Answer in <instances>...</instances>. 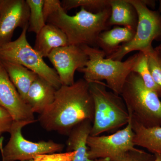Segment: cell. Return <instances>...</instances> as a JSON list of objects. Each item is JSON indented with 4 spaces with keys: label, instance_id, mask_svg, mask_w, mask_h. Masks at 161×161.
Returning a JSON list of instances; mask_svg holds the SVG:
<instances>
[{
    "label": "cell",
    "instance_id": "obj_25",
    "mask_svg": "<svg viewBox=\"0 0 161 161\" xmlns=\"http://www.w3.org/2000/svg\"><path fill=\"white\" fill-rule=\"evenodd\" d=\"M155 158L154 154L135 148L127 153L123 161H153Z\"/></svg>",
    "mask_w": 161,
    "mask_h": 161
},
{
    "label": "cell",
    "instance_id": "obj_15",
    "mask_svg": "<svg viewBox=\"0 0 161 161\" xmlns=\"http://www.w3.org/2000/svg\"><path fill=\"white\" fill-rule=\"evenodd\" d=\"M92 122L84 121L76 126L69 134L66 151H75L72 161H92L89 158L87 140L91 134Z\"/></svg>",
    "mask_w": 161,
    "mask_h": 161
},
{
    "label": "cell",
    "instance_id": "obj_20",
    "mask_svg": "<svg viewBox=\"0 0 161 161\" xmlns=\"http://www.w3.org/2000/svg\"><path fill=\"white\" fill-rule=\"evenodd\" d=\"M132 72L139 75L145 86L155 92L159 97H161V88L156 83L153 78L149 68L148 57L145 53L138 52V58L132 68Z\"/></svg>",
    "mask_w": 161,
    "mask_h": 161
},
{
    "label": "cell",
    "instance_id": "obj_27",
    "mask_svg": "<svg viewBox=\"0 0 161 161\" xmlns=\"http://www.w3.org/2000/svg\"><path fill=\"white\" fill-rule=\"evenodd\" d=\"M62 7L59 0H43V13L46 22L51 15Z\"/></svg>",
    "mask_w": 161,
    "mask_h": 161
},
{
    "label": "cell",
    "instance_id": "obj_7",
    "mask_svg": "<svg viewBox=\"0 0 161 161\" xmlns=\"http://www.w3.org/2000/svg\"><path fill=\"white\" fill-rule=\"evenodd\" d=\"M27 28L26 26L22 29L17 39L0 47V60L25 67L58 90L62 85L58 73L45 63L43 57L28 43L26 38Z\"/></svg>",
    "mask_w": 161,
    "mask_h": 161
},
{
    "label": "cell",
    "instance_id": "obj_32",
    "mask_svg": "<svg viewBox=\"0 0 161 161\" xmlns=\"http://www.w3.org/2000/svg\"><path fill=\"white\" fill-rule=\"evenodd\" d=\"M34 161V159H31V160H26V161Z\"/></svg>",
    "mask_w": 161,
    "mask_h": 161
},
{
    "label": "cell",
    "instance_id": "obj_14",
    "mask_svg": "<svg viewBox=\"0 0 161 161\" xmlns=\"http://www.w3.org/2000/svg\"><path fill=\"white\" fill-rule=\"evenodd\" d=\"M69 45L66 35L57 26L47 23L36 35L34 48L43 58H47L55 48Z\"/></svg>",
    "mask_w": 161,
    "mask_h": 161
},
{
    "label": "cell",
    "instance_id": "obj_11",
    "mask_svg": "<svg viewBox=\"0 0 161 161\" xmlns=\"http://www.w3.org/2000/svg\"><path fill=\"white\" fill-rule=\"evenodd\" d=\"M29 16L26 0H3L0 8V47L11 42L18 27L28 26Z\"/></svg>",
    "mask_w": 161,
    "mask_h": 161
},
{
    "label": "cell",
    "instance_id": "obj_24",
    "mask_svg": "<svg viewBox=\"0 0 161 161\" xmlns=\"http://www.w3.org/2000/svg\"><path fill=\"white\" fill-rule=\"evenodd\" d=\"M75 153V151H73L41 154L37 155L33 159L34 161H72Z\"/></svg>",
    "mask_w": 161,
    "mask_h": 161
},
{
    "label": "cell",
    "instance_id": "obj_17",
    "mask_svg": "<svg viewBox=\"0 0 161 161\" xmlns=\"http://www.w3.org/2000/svg\"><path fill=\"white\" fill-rule=\"evenodd\" d=\"M109 25L122 26L136 30L138 23L137 11L129 0H111Z\"/></svg>",
    "mask_w": 161,
    "mask_h": 161
},
{
    "label": "cell",
    "instance_id": "obj_10",
    "mask_svg": "<svg viewBox=\"0 0 161 161\" xmlns=\"http://www.w3.org/2000/svg\"><path fill=\"white\" fill-rule=\"evenodd\" d=\"M47 58L54 67L62 86L72 85L75 82V72L84 67L88 58L80 46L68 45L55 48Z\"/></svg>",
    "mask_w": 161,
    "mask_h": 161
},
{
    "label": "cell",
    "instance_id": "obj_9",
    "mask_svg": "<svg viewBox=\"0 0 161 161\" xmlns=\"http://www.w3.org/2000/svg\"><path fill=\"white\" fill-rule=\"evenodd\" d=\"M126 126L109 135L89 136L87 140L89 158L92 161L108 159L123 161L127 153L135 148L131 117Z\"/></svg>",
    "mask_w": 161,
    "mask_h": 161
},
{
    "label": "cell",
    "instance_id": "obj_21",
    "mask_svg": "<svg viewBox=\"0 0 161 161\" xmlns=\"http://www.w3.org/2000/svg\"><path fill=\"white\" fill-rule=\"evenodd\" d=\"M30 9L27 31L37 34L47 23L43 13V0H26Z\"/></svg>",
    "mask_w": 161,
    "mask_h": 161
},
{
    "label": "cell",
    "instance_id": "obj_5",
    "mask_svg": "<svg viewBox=\"0 0 161 161\" xmlns=\"http://www.w3.org/2000/svg\"><path fill=\"white\" fill-rule=\"evenodd\" d=\"M94 103V117L90 136L116 131L130 120L126 106L120 95L107 90L103 81L90 82Z\"/></svg>",
    "mask_w": 161,
    "mask_h": 161
},
{
    "label": "cell",
    "instance_id": "obj_22",
    "mask_svg": "<svg viewBox=\"0 0 161 161\" xmlns=\"http://www.w3.org/2000/svg\"><path fill=\"white\" fill-rule=\"evenodd\" d=\"M111 0H63L61 6L65 11L80 7L93 13L110 8Z\"/></svg>",
    "mask_w": 161,
    "mask_h": 161
},
{
    "label": "cell",
    "instance_id": "obj_31",
    "mask_svg": "<svg viewBox=\"0 0 161 161\" xmlns=\"http://www.w3.org/2000/svg\"><path fill=\"white\" fill-rule=\"evenodd\" d=\"M3 0H0V8H1V6H2V3H3Z\"/></svg>",
    "mask_w": 161,
    "mask_h": 161
},
{
    "label": "cell",
    "instance_id": "obj_23",
    "mask_svg": "<svg viewBox=\"0 0 161 161\" xmlns=\"http://www.w3.org/2000/svg\"><path fill=\"white\" fill-rule=\"evenodd\" d=\"M144 53L148 57L149 68L153 78L161 88V58L153 47Z\"/></svg>",
    "mask_w": 161,
    "mask_h": 161
},
{
    "label": "cell",
    "instance_id": "obj_30",
    "mask_svg": "<svg viewBox=\"0 0 161 161\" xmlns=\"http://www.w3.org/2000/svg\"><path fill=\"white\" fill-rule=\"evenodd\" d=\"M94 161H112L110 160L109 159H97Z\"/></svg>",
    "mask_w": 161,
    "mask_h": 161
},
{
    "label": "cell",
    "instance_id": "obj_29",
    "mask_svg": "<svg viewBox=\"0 0 161 161\" xmlns=\"http://www.w3.org/2000/svg\"><path fill=\"white\" fill-rule=\"evenodd\" d=\"M155 158L153 161H161V154H154Z\"/></svg>",
    "mask_w": 161,
    "mask_h": 161
},
{
    "label": "cell",
    "instance_id": "obj_26",
    "mask_svg": "<svg viewBox=\"0 0 161 161\" xmlns=\"http://www.w3.org/2000/svg\"><path fill=\"white\" fill-rule=\"evenodd\" d=\"M14 121L9 112L0 106V136L3 133L9 132Z\"/></svg>",
    "mask_w": 161,
    "mask_h": 161
},
{
    "label": "cell",
    "instance_id": "obj_13",
    "mask_svg": "<svg viewBox=\"0 0 161 161\" xmlns=\"http://www.w3.org/2000/svg\"><path fill=\"white\" fill-rule=\"evenodd\" d=\"M57 91L48 81L39 77L30 88L26 103L34 113L40 115L53 102Z\"/></svg>",
    "mask_w": 161,
    "mask_h": 161
},
{
    "label": "cell",
    "instance_id": "obj_8",
    "mask_svg": "<svg viewBox=\"0 0 161 161\" xmlns=\"http://www.w3.org/2000/svg\"><path fill=\"white\" fill-rule=\"evenodd\" d=\"M32 124L26 121H14L9 133V142L3 147L4 137H0V151L3 161H24L33 159L37 155L61 152L64 146L53 141L33 142L23 137V127Z\"/></svg>",
    "mask_w": 161,
    "mask_h": 161
},
{
    "label": "cell",
    "instance_id": "obj_4",
    "mask_svg": "<svg viewBox=\"0 0 161 161\" xmlns=\"http://www.w3.org/2000/svg\"><path fill=\"white\" fill-rule=\"evenodd\" d=\"M120 96L132 120L147 128L161 127V101L158 95L145 86L139 75L131 72Z\"/></svg>",
    "mask_w": 161,
    "mask_h": 161
},
{
    "label": "cell",
    "instance_id": "obj_3",
    "mask_svg": "<svg viewBox=\"0 0 161 161\" xmlns=\"http://www.w3.org/2000/svg\"><path fill=\"white\" fill-rule=\"evenodd\" d=\"M80 47L88 58L86 66L78 70L83 73V79L89 83L105 80L107 87L120 95L127 77L137 60L138 53L125 61H118L106 58L105 53L99 48L85 45Z\"/></svg>",
    "mask_w": 161,
    "mask_h": 161
},
{
    "label": "cell",
    "instance_id": "obj_1",
    "mask_svg": "<svg viewBox=\"0 0 161 161\" xmlns=\"http://www.w3.org/2000/svg\"><path fill=\"white\" fill-rule=\"evenodd\" d=\"M94 117V100L89 83L82 78L57 90L53 102L40 114L38 120L46 131L68 136L84 121L93 122Z\"/></svg>",
    "mask_w": 161,
    "mask_h": 161
},
{
    "label": "cell",
    "instance_id": "obj_12",
    "mask_svg": "<svg viewBox=\"0 0 161 161\" xmlns=\"http://www.w3.org/2000/svg\"><path fill=\"white\" fill-rule=\"evenodd\" d=\"M0 106L9 112L14 121H26L32 123L36 121L33 112L20 96L1 60Z\"/></svg>",
    "mask_w": 161,
    "mask_h": 161
},
{
    "label": "cell",
    "instance_id": "obj_18",
    "mask_svg": "<svg viewBox=\"0 0 161 161\" xmlns=\"http://www.w3.org/2000/svg\"><path fill=\"white\" fill-rule=\"evenodd\" d=\"M1 61L8 73L10 80L21 97L26 102V95L30 88L39 76L34 72L19 64Z\"/></svg>",
    "mask_w": 161,
    "mask_h": 161
},
{
    "label": "cell",
    "instance_id": "obj_28",
    "mask_svg": "<svg viewBox=\"0 0 161 161\" xmlns=\"http://www.w3.org/2000/svg\"><path fill=\"white\" fill-rule=\"evenodd\" d=\"M154 49L156 51L158 54L160 58H161V43L159 46L157 47L156 48H154Z\"/></svg>",
    "mask_w": 161,
    "mask_h": 161
},
{
    "label": "cell",
    "instance_id": "obj_6",
    "mask_svg": "<svg viewBox=\"0 0 161 161\" xmlns=\"http://www.w3.org/2000/svg\"><path fill=\"white\" fill-rule=\"evenodd\" d=\"M135 7L138 14V20L134 37L129 43L122 44L114 53L106 58L122 61L124 57L134 51L143 53L153 48V40L161 41V1L158 9L153 10L154 1L129 0Z\"/></svg>",
    "mask_w": 161,
    "mask_h": 161
},
{
    "label": "cell",
    "instance_id": "obj_19",
    "mask_svg": "<svg viewBox=\"0 0 161 161\" xmlns=\"http://www.w3.org/2000/svg\"><path fill=\"white\" fill-rule=\"evenodd\" d=\"M132 121L135 146L147 149L153 154H161V127L147 128Z\"/></svg>",
    "mask_w": 161,
    "mask_h": 161
},
{
    "label": "cell",
    "instance_id": "obj_16",
    "mask_svg": "<svg viewBox=\"0 0 161 161\" xmlns=\"http://www.w3.org/2000/svg\"><path fill=\"white\" fill-rule=\"evenodd\" d=\"M135 30L130 27L115 26L112 29L102 32L97 41V48L107 56L115 53L122 44L129 43L134 37Z\"/></svg>",
    "mask_w": 161,
    "mask_h": 161
},
{
    "label": "cell",
    "instance_id": "obj_2",
    "mask_svg": "<svg viewBox=\"0 0 161 161\" xmlns=\"http://www.w3.org/2000/svg\"><path fill=\"white\" fill-rule=\"evenodd\" d=\"M111 7L93 13L80 8L75 15H69L61 8L51 15L46 23L60 28L66 35L69 45H87L96 47L102 32L110 29L108 20Z\"/></svg>",
    "mask_w": 161,
    "mask_h": 161
}]
</instances>
